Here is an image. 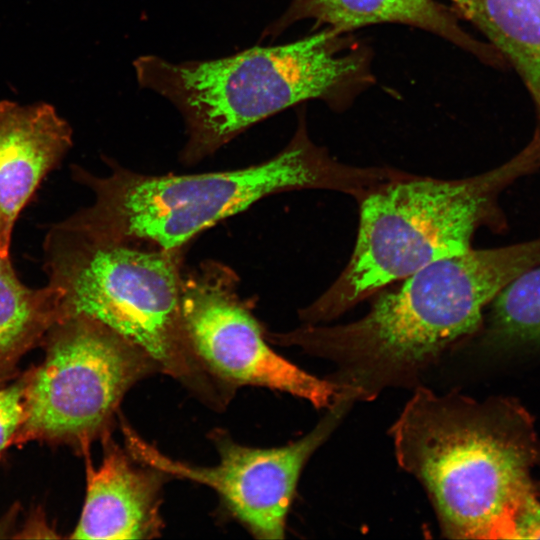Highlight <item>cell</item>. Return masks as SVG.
<instances>
[{"label": "cell", "mask_w": 540, "mask_h": 540, "mask_svg": "<svg viewBox=\"0 0 540 540\" xmlns=\"http://www.w3.org/2000/svg\"><path fill=\"white\" fill-rule=\"evenodd\" d=\"M540 264V237L438 259L396 289L378 292L370 310L350 323L304 324L265 335L336 364L331 379L370 400L407 384L482 324L483 310L510 282Z\"/></svg>", "instance_id": "1"}, {"label": "cell", "mask_w": 540, "mask_h": 540, "mask_svg": "<svg viewBox=\"0 0 540 540\" xmlns=\"http://www.w3.org/2000/svg\"><path fill=\"white\" fill-rule=\"evenodd\" d=\"M390 431L399 466L424 487L446 537L509 539L517 508L537 491L540 462L521 405L417 387Z\"/></svg>", "instance_id": "2"}, {"label": "cell", "mask_w": 540, "mask_h": 540, "mask_svg": "<svg viewBox=\"0 0 540 540\" xmlns=\"http://www.w3.org/2000/svg\"><path fill=\"white\" fill-rule=\"evenodd\" d=\"M97 176L73 165L75 181L93 203L66 220L116 241L165 250L184 249L191 239L256 201L283 191L328 189L358 199L376 181L375 167L344 164L310 139L305 118L276 155L249 167L188 175H149L108 161Z\"/></svg>", "instance_id": "3"}, {"label": "cell", "mask_w": 540, "mask_h": 540, "mask_svg": "<svg viewBox=\"0 0 540 540\" xmlns=\"http://www.w3.org/2000/svg\"><path fill=\"white\" fill-rule=\"evenodd\" d=\"M325 29L297 41L254 46L205 60L157 55L133 61L138 85L170 101L184 119L180 153L194 165L253 125L301 102L342 104L369 83L367 52Z\"/></svg>", "instance_id": "4"}, {"label": "cell", "mask_w": 540, "mask_h": 540, "mask_svg": "<svg viewBox=\"0 0 540 540\" xmlns=\"http://www.w3.org/2000/svg\"><path fill=\"white\" fill-rule=\"evenodd\" d=\"M43 252L61 318L79 314L102 323L203 404L217 411L229 404L235 391L205 366L185 326L184 249L116 241L63 220L48 229Z\"/></svg>", "instance_id": "5"}, {"label": "cell", "mask_w": 540, "mask_h": 540, "mask_svg": "<svg viewBox=\"0 0 540 540\" xmlns=\"http://www.w3.org/2000/svg\"><path fill=\"white\" fill-rule=\"evenodd\" d=\"M540 165V138L508 162L461 179L404 174L373 186L359 202L348 263L299 310L304 324L330 321L426 265L471 249L475 232L497 222L498 198Z\"/></svg>", "instance_id": "6"}, {"label": "cell", "mask_w": 540, "mask_h": 540, "mask_svg": "<svg viewBox=\"0 0 540 540\" xmlns=\"http://www.w3.org/2000/svg\"><path fill=\"white\" fill-rule=\"evenodd\" d=\"M42 343L43 361L27 370L25 416L14 444L40 441L85 454L111 435L129 389L160 372L143 350L84 315L58 319Z\"/></svg>", "instance_id": "7"}, {"label": "cell", "mask_w": 540, "mask_h": 540, "mask_svg": "<svg viewBox=\"0 0 540 540\" xmlns=\"http://www.w3.org/2000/svg\"><path fill=\"white\" fill-rule=\"evenodd\" d=\"M357 400L341 388L326 414L305 436L285 446L254 448L241 445L224 430L210 439L219 454L215 466L176 460L143 439L119 414L125 448L139 462L170 478L206 485L219 496L223 509L257 539H282L300 473L312 454L327 440Z\"/></svg>", "instance_id": "8"}, {"label": "cell", "mask_w": 540, "mask_h": 540, "mask_svg": "<svg viewBox=\"0 0 540 540\" xmlns=\"http://www.w3.org/2000/svg\"><path fill=\"white\" fill-rule=\"evenodd\" d=\"M239 278L227 265L206 260L184 269L181 303L191 343L210 372L236 390L258 386L289 393L328 408L341 387L319 379L276 353L249 301L238 294Z\"/></svg>", "instance_id": "9"}, {"label": "cell", "mask_w": 540, "mask_h": 540, "mask_svg": "<svg viewBox=\"0 0 540 540\" xmlns=\"http://www.w3.org/2000/svg\"><path fill=\"white\" fill-rule=\"evenodd\" d=\"M95 469L86 457V496L72 539H153L164 528L160 507L168 475L137 461L111 437Z\"/></svg>", "instance_id": "10"}, {"label": "cell", "mask_w": 540, "mask_h": 540, "mask_svg": "<svg viewBox=\"0 0 540 540\" xmlns=\"http://www.w3.org/2000/svg\"><path fill=\"white\" fill-rule=\"evenodd\" d=\"M72 146V130L45 103L0 102V257L19 214Z\"/></svg>", "instance_id": "11"}, {"label": "cell", "mask_w": 540, "mask_h": 540, "mask_svg": "<svg viewBox=\"0 0 540 540\" xmlns=\"http://www.w3.org/2000/svg\"><path fill=\"white\" fill-rule=\"evenodd\" d=\"M308 19L339 34L372 24H405L479 51L454 15L435 0H292L285 12L266 27L261 39L275 38L292 24Z\"/></svg>", "instance_id": "12"}, {"label": "cell", "mask_w": 540, "mask_h": 540, "mask_svg": "<svg viewBox=\"0 0 540 540\" xmlns=\"http://www.w3.org/2000/svg\"><path fill=\"white\" fill-rule=\"evenodd\" d=\"M516 66L540 112V0H451Z\"/></svg>", "instance_id": "13"}, {"label": "cell", "mask_w": 540, "mask_h": 540, "mask_svg": "<svg viewBox=\"0 0 540 540\" xmlns=\"http://www.w3.org/2000/svg\"><path fill=\"white\" fill-rule=\"evenodd\" d=\"M60 317L58 291L49 284L38 289L26 286L10 256L0 257V368L15 367Z\"/></svg>", "instance_id": "14"}, {"label": "cell", "mask_w": 540, "mask_h": 540, "mask_svg": "<svg viewBox=\"0 0 540 540\" xmlns=\"http://www.w3.org/2000/svg\"><path fill=\"white\" fill-rule=\"evenodd\" d=\"M487 334L500 345L540 344V264L519 275L492 300Z\"/></svg>", "instance_id": "15"}, {"label": "cell", "mask_w": 540, "mask_h": 540, "mask_svg": "<svg viewBox=\"0 0 540 540\" xmlns=\"http://www.w3.org/2000/svg\"><path fill=\"white\" fill-rule=\"evenodd\" d=\"M27 371L0 386V453L14 444L25 416Z\"/></svg>", "instance_id": "16"}, {"label": "cell", "mask_w": 540, "mask_h": 540, "mask_svg": "<svg viewBox=\"0 0 540 540\" xmlns=\"http://www.w3.org/2000/svg\"><path fill=\"white\" fill-rule=\"evenodd\" d=\"M509 539H540V501L537 491L528 494L511 522Z\"/></svg>", "instance_id": "17"}, {"label": "cell", "mask_w": 540, "mask_h": 540, "mask_svg": "<svg viewBox=\"0 0 540 540\" xmlns=\"http://www.w3.org/2000/svg\"><path fill=\"white\" fill-rule=\"evenodd\" d=\"M15 375H16L15 367L0 368V386L5 384L8 380L14 378Z\"/></svg>", "instance_id": "18"}, {"label": "cell", "mask_w": 540, "mask_h": 540, "mask_svg": "<svg viewBox=\"0 0 540 540\" xmlns=\"http://www.w3.org/2000/svg\"><path fill=\"white\" fill-rule=\"evenodd\" d=\"M539 489H540V485H539Z\"/></svg>", "instance_id": "19"}]
</instances>
